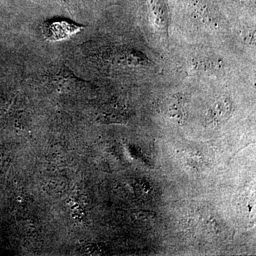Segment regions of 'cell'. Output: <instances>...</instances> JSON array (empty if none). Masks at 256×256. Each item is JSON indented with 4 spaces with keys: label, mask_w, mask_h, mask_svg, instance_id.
Listing matches in <instances>:
<instances>
[{
    "label": "cell",
    "mask_w": 256,
    "mask_h": 256,
    "mask_svg": "<svg viewBox=\"0 0 256 256\" xmlns=\"http://www.w3.org/2000/svg\"><path fill=\"white\" fill-rule=\"evenodd\" d=\"M230 112V104L224 100L216 102L210 110V118L214 122H218L228 117Z\"/></svg>",
    "instance_id": "7a4b0ae2"
},
{
    "label": "cell",
    "mask_w": 256,
    "mask_h": 256,
    "mask_svg": "<svg viewBox=\"0 0 256 256\" xmlns=\"http://www.w3.org/2000/svg\"><path fill=\"white\" fill-rule=\"evenodd\" d=\"M138 216V220H140L144 222H151L156 218V214L152 212H140L136 213Z\"/></svg>",
    "instance_id": "3957f363"
},
{
    "label": "cell",
    "mask_w": 256,
    "mask_h": 256,
    "mask_svg": "<svg viewBox=\"0 0 256 256\" xmlns=\"http://www.w3.org/2000/svg\"><path fill=\"white\" fill-rule=\"evenodd\" d=\"M82 28V26H78L68 22H50L44 24L43 34L48 41H60L68 38L80 31Z\"/></svg>",
    "instance_id": "6da1fadb"
}]
</instances>
